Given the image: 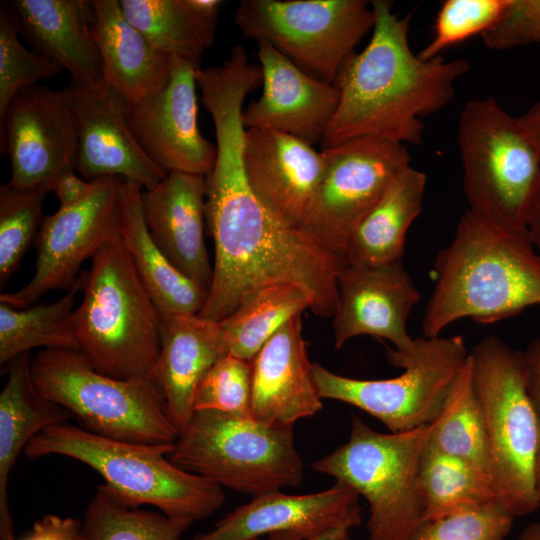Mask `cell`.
<instances>
[{
	"label": "cell",
	"instance_id": "obj_1",
	"mask_svg": "<svg viewBox=\"0 0 540 540\" xmlns=\"http://www.w3.org/2000/svg\"><path fill=\"white\" fill-rule=\"evenodd\" d=\"M216 158L206 179L205 219L215 262L199 317L219 322L257 290L293 284L310 297L311 311L332 317L344 260L274 216L252 190L244 168L245 128L240 119L214 124Z\"/></svg>",
	"mask_w": 540,
	"mask_h": 540
},
{
	"label": "cell",
	"instance_id": "obj_2",
	"mask_svg": "<svg viewBox=\"0 0 540 540\" xmlns=\"http://www.w3.org/2000/svg\"><path fill=\"white\" fill-rule=\"evenodd\" d=\"M371 5V38L345 60L333 82L339 102L322 148L360 138L420 144L425 131L421 118L447 106L456 81L470 70L460 58L422 59L409 42L411 14L400 17L387 0Z\"/></svg>",
	"mask_w": 540,
	"mask_h": 540
},
{
	"label": "cell",
	"instance_id": "obj_3",
	"mask_svg": "<svg viewBox=\"0 0 540 540\" xmlns=\"http://www.w3.org/2000/svg\"><path fill=\"white\" fill-rule=\"evenodd\" d=\"M434 271L421 322L427 338L460 319L490 324L540 305V256L527 230L497 227L469 209L438 252Z\"/></svg>",
	"mask_w": 540,
	"mask_h": 540
},
{
	"label": "cell",
	"instance_id": "obj_4",
	"mask_svg": "<svg viewBox=\"0 0 540 540\" xmlns=\"http://www.w3.org/2000/svg\"><path fill=\"white\" fill-rule=\"evenodd\" d=\"M73 313L78 351L97 371L150 379L161 346V317L121 237L111 236L84 272Z\"/></svg>",
	"mask_w": 540,
	"mask_h": 540
},
{
	"label": "cell",
	"instance_id": "obj_5",
	"mask_svg": "<svg viewBox=\"0 0 540 540\" xmlns=\"http://www.w3.org/2000/svg\"><path fill=\"white\" fill-rule=\"evenodd\" d=\"M174 443L115 440L63 422L38 433L23 453L29 459L73 458L94 469L104 484L135 506L151 505L192 523L206 519L223 505V488L173 464L168 455Z\"/></svg>",
	"mask_w": 540,
	"mask_h": 540
},
{
	"label": "cell",
	"instance_id": "obj_6",
	"mask_svg": "<svg viewBox=\"0 0 540 540\" xmlns=\"http://www.w3.org/2000/svg\"><path fill=\"white\" fill-rule=\"evenodd\" d=\"M457 141L469 210L507 230H525L540 186V153L519 117L495 98L468 101Z\"/></svg>",
	"mask_w": 540,
	"mask_h": 540
},
{
	"label": "cell",
	"instance_id": "obj_7",
	"mask_svg": "<svg viewBox=\"0 0 540 540\" xmlns=\"http://www.w3.org/2000/svg\"><path fill=\"white\" fill-rule=\"evenodd\" d=\"M469 358L498 500L515 517L531 514L540 506L534 483L540 417L527 390L521 351L488 335Z\"/></svg>",
	"mask_w": 540,
	"mask_h": 540
},
{
	"label": "cell",
	"instance_id": "obj_8",
	"mask_svg": "<svg viewBox=\"0 0 540 540\" xmlns=\"http://www.w3.org/2000/svg\"><path fill=\"white\" fill-rule=\"evenodd\" d=\"M179 468L253 497L298 487L304 465L293 426L196 411L168 455Z\"/></svg>",
	"mask_w": 540,
	"mask_h": 540
},
{
	"label": "cell",
	"instance_id": "obj_9",
	"mask_svg": "<svg viewBox=\"0 0 540 540\" xmlns=\"http://www.w3.org/2000/svg\"><path fill=\"white\" fill-rule=\"evenodd\" d=\"M31 378L42 398L68 410L92 433L143 444H172L178 438L151 379L103 374L70 349L39 351L31 359Z\"/></svg>",
	"mask_w": 540,
	"mask_h": 540
},
{
	"label": "cell",
	"instance_id": "obj_10",
	"mask_svg": "<svg viewBox=\"0 0 540 540\" xmlns=\"http://www.w3.org/2000/svg\"><path fill=\"white\" fill-rule=\"evenodd\" d=\"M431 425L381 433L354 417L347 442L313 462L369 505L368 540H410L423 523L418 468Z\"/></svg>",
	"mask_w": 540,
	"mask_h": 540
},
{
	"label": "cell",
	"instance_id": "obj_11",
	"mask_svg": "<svg viewBox=\"0 0 540 540\" xmlns=\"http://www.w3.org/2000/svg\"><path fill=\"white\" fill-rule=\"evenodd\" d=\"M389 363L404 371L378 380L338 375L313 363L312 374L321 399L353 405L380 420L392 433L430 424L440 413L469 351L460 335L417 337L410 350L389 348Z\"/></svg>",
	"mask_w": 540,
	"mask_h": 540
},
{
	"label": "cell",
	"instance_id": "obj_12",
	"mask_svg": "<svg viewBox=\"0 0 540 540\" xmlns=\"http://www.w3.org/2000/svg\"><path fill=\"white\" fill-rule=\"evenodd\" d=\"M234 20L246 38L269 44L310 75L333 83L372 30L374 11L364 0H243Z\"/></svg>",
	"mask_w": 540,
	"mask_h": 540
},
{
	"label": "cell",
	"instance_id": "obj_13",
	"mask_svg": "<svg viewBox=\"0 0 540 540\" xmlns=\"http://www.w3.org/2000/svg\"><path fill=\"white\" fill-rule=\"evenodd\" d=\"M322 150L326 172L298 228L344 260L356 228L410 166V154L407 145L380 138L355 139Z\"/></svg>",
	"mask_w": 540,
	"mask_h": 540
},
{
	"label": "cell",
	"instance_id": "obj_14",
	"mask_svg": "<svg viewBox=\"0 0 540 540\" xmlns=\"http://www.w3.org/2000/svg\"><path fill=\"white\" fill-rule=\"evenodd\" d=\"M122 180H92L91 191L81 201L44 217L36 238L34 275L21 289L2 293L0 303L26 308L48 291L72 286L82 263L119 231Z\"/></svg>",
	"mask_w": 540,
	"mask_h": 540
},
{
	"label": "cell",
	"instance_id": "obj_15",
	"mask_svg": "<svg viewBox=\"0 0 540 540\" xmlns=\"http://www.w3.org/2000/svg\"><path fill=\"white\" fill-rule=\"evenodd\" d=\"M171 57L170 77L157 92L128 106L127 121L146 156L165 174L207 176L216 158V144L198 126L196 70Z\"/></svg>",
	"mask_w": 540,
	"mask_h": 540
},
{
	"label": "cell",
	"instance_id": "obj_16",
	"mask_svg": "<svg viewBox=\"0 0 540 540\" xmlns=\"http://www.w3.org/2000/svg\"><path fill=\"white\" fill-rule=\"evenodd\" d=\"M0 129L11 167L9 184H44L62 167L74 166L77 134L65 88L35 84L21 90L0 117Z\"/></svg>",
	"mask_w": 540,
	"mask_h": 540
},
{
	"label": "cell",
	"instance_id": "obj_17",
	"mask_svg": "<svg viewBox=\"0 0 540 540\" xmlns=\"http://www.w3.org/2000/svg\"><path fill=\"white\" fill-rule=\"evenodd\" d=\"M77 134L74 168L87 181L114 176L132 180L145 190L164 177L143 152L127 121L129 104L103 81L65 87Z\"/></svg>",
	"mask_w": 540,
	"mask_h": 540
},
{
	"label": "cell",
	"instance_id": "obj_18",
	"mask_svg": "<svg viewBox=\"0 0 540 540\" xmlns=\"http://www.w3.org/2000/svg\"><path fill=\"white\" fill-rule=\"evenodd\" d=\"M337 286L332 316L336 348L362 335L387 340L401 351L413 347L407 322L420 292L402 261L377 266L344 262Z\"/></svg>",
	"mask_w": 540,
	"mask_h": 540
},
{
	"label": "cell",
	"instance_id": "obj_19",
	"mask_svg": "<svg viewBox=\"0 0 540 540\" xmlns=\"http://www.w3.org/2000/svg\"><path fill=\"white\" fill-rule=\"evenodd\" d=\"M243 162L248 182L263 205L298 228L326 172L323 150L290 134L249 128L244 133Z\"/></svg>",
	"mask_w": 540,
	"mask_h": 540
},
{
	"label": "cell",
	"instance_id": "obj_20",
	"mask_svg": "<svg viewBox=\"0 0 540 540\" xmlns=\"http://www.w3.org/2000/svg\"><path fill=\"white\" fill-rule=\"evenodd\" d=\"M358 498L355 490L340 482L304 495L269 492L236 507L212 530L190 540H254L280 532L310 539L333 529L350 531L361 523Z\"/></svg>",
	"mask_w": 540,
	"mask_h": 540
},
{
	"label": "cell",
	"instance_id": "obj_21",
	"mask_svg": "<svg viewBox=\"0 0 540 540\" xmlns=\"http://www.w3.org/2000/svg\"><path fill=\"white\" fill-rule=\"evenodd\" d=\"M258 58L262 94L243 110L244 127L321 142L339 102L334 83L310 75L267 43H258Z\"/></svg>",
	"mask_w": 540,
	"mask_h": 540
},
{
	"label": "cell",
	"instance_id": "obj_22",
	"mask_svg": "<svg viewBox=\"0 0 540 540\" xmlns=\"http://www.w3.org/2000/svg\"><path fill=\"white\" fill-rule=\"evenodd\" d=\"M301 315L285 323L250 360L251 415L265 424L293 426L323 407L302 336Z\"/></svg>",
	"mask_w": 540,
	"mask_h": 540
},
{
	"label": "cell",
	"instance_id": "obj_23",
	"mask_svg": "<svg viewBox=\"0 0 540 540\" xmlns=\"http://www.w3.org/2000/svg\"><path fill=\"white\" fill-rule=\"evenodd\" d=\"M205 176L170 172L143 190L142 209L149 234L170 263L209 291L213 268L204 241Z\"/></svg>",
	"mask_w": 540,
	"mask_h": 540
},
{
	"label": "cell",
	"instance_id": "obj_24",
	"mask_svg": "<svg viewBox=\"0 0 540 540\" xmlns=\"http://www.w3.org/2000/svg\"><path fill=\"white\" fill-rule=\"evenodd\" d=\"M227 349L218 322L198 315L161 317V346L150 379L161 390L180 434L194 414V395L206 372Z\"/></svg>",
	"mask_w": 540,
	"mask_h": 540
},
{
	"label": "cell",
	"instance_id": "obj_25",
	"mask_svg": "<svg viewBox=\"0 0 540 540\" xmlns=\"http://www.w3.org/2000/svg\"><path fill=\"white\" fill-rule=\"evenodd\" d=\"M12 7L19 33L36 53L59 64L73 82L96 85L103 81L90 1L15 0Z\"/></svg>",
	"mask_w": 540,
	"mask_h": 540
},
{
	"label": "cell",
	"instance_id": "obj_26",
	"mask_svg": "<svg viewBox=\"0 0 540 540\" xmlns=\"http://www.w3.org/2000/svg\"><path fill=\"white\" fill-rule=\"evenodd\" d=\"M91 29L103 82L129 105L163 88L171 57L154 48L124 15L117 0H92Z\"/></svg>",
	"mask_w": 540,
	"mask_h": 540
},
{
	"label": "cell",
	"instance_id": "obj_27",
	"mask_svg": "<svg viewBox=\"0 0 540 540\" xmlns=\"http://www.w3.org/2000/svg\"><path fill=\"white\" fill-rule=\"evenodd\" d=\"M142 192L139 183L122 180L119 231L135 269L160 317L197 315L209 291L177 270L154 243L143 216Z\"/></svg>",
	"mask_w": 540,
	"mask_h": 540
},
{
	"label": "cell",
	"instance_id": "obj_28",
	"mask_svg": "<svg viewBox=\"0 0 540 540\" xmlns=\"http://www.w3.org/2000/svg\"><path fill=\"white\" fill-rule=\"evenodd\" d=\"M71 413L42 398L31 378V358L24 353L9 363L0 393V534L13 533L8 481L19 454L45 428L67 422Z\"/></svg>",
	"mask_w": 540,
	"mask_h": 540
},
{
	"label": "cell",
	"instance_id": "obj_29",
	"mask_svg": "<svg viewBox=\"0 0 540 540\" xmlns=\"http://www.w3.org/2000/svg\"><path fill=\"white\" fill-rule=\"evenodd\" d=\"M426 183L424 172L411 165L404 169L356 228L344 262L377 266L402 261L407 232L423 207Z\"/></svg>",
	"mask_w": 540,
	"mask_h": 540
},
{
	"label": "cell",
	"instance_id": "obj_30",
	"mask_svg": "<svg viewBox=\"0 0 540 540\" xmlns=\"http://www.w3.org/2000/svg\"><path fill=\"white\" fill-rule=\"evenodd\" d=\"M417 483L423 522L498 500L489 475L429 443L420 459Z\"/></svg>",
	"mask_w": 540,
	"mask_h": 540
},
{
	"label": "cell",
	"instance_id": "obj_31",
	"mask_svg": "<svg viewBox=\"0 0 540 540\" xmlns=\"http://www.w3.org/2000/svg\"><path fill=\"white\" fill-rule=\"evenodd\" d=\"M84 272L67 293L51 304L14 308L0 303V365L34 348L78 351L73 313L82 291Z\"/></svg>",
	"mask_w": 540,
	"mask_h": 540
},
{
	"label": "cell",
	"instance_id": "obj_32",
	"mask_svg": "<svg viewBox=\"0 0 540 540\" xmlns=\"http://www.w3.org/2000/svg\"><path fill=\"white\" fill-rule=\"evenodd\" d=\"M311 306L307 293L293 284L257 290L218 322L228 354L250 361L285 323Z\"/></svg>",
	"mask_w": 540,
	"mask_h": 540
},
{
	"label": "cell",
	"instance_id": "obj_33",
	"mask_svg": "<svg viewBox=\"0 0 540 540\" xmlns=\"http://www.w3.org/2000/svg\"><path fill=\"white\" fill-rule=\"evenodd\" d=\"M119 3L128 21L154 48L200 67L202 53L213 45L215 33L193 10L190 0H120Z\"/></svg>",
	"mask_w": 540,
	"mask_h": 540
},
{
	"label": "cell",
	"instance_id": "obj_34",
	"mask_svg": "<svg viewBox=\"0 0 540 540\" xmlns=\"http://www.w3.org/2000/svg\"><path fill=\"white\" fill-rule=\"evenodd\" d=\"M430 425L432 447L491 477L487 430L474 392L469 356L440 413Z\"/></svg>",
	"mask_w": 540,
	"mask_h": 540
},
{
	"label": "cell",
	"instance_id": "obj_35",
	"mask_svg": "<svg viewBox=\"0 0 540 540\" xmlns=\"http://www.w3.org/2000/svg\"><path fill=\"white\" fill-rule=\"evenodd\" d=\"M191 524L141 509L102 484L85 510L82 529L84 540H180Z\"/></svg>",
	"mask_w": 540,
	"mask_h": 540
},
{
	"label": "cell",
	"instance_id": "obj_36",
	"mask_svg": "<svg viewBox=\"0 0 540 540\" xmlns=\"http://www.w3.org/2000/svg\"><path fill=\"white\" fill-rule=\"evenodd\" d=\"M49 182L29 187H0V286L3 288L39 232Z\"/></svg>",
	"mask_w": 540,
	"mask_h": 540
},
{
	"label": "cell",
	"instance_id": "obj_37",
	"mask_svg": "<svg viewBox=\"0 0 540 540\" xmlns=\"http://www.w3.org/2000/svg\"><path fill=\"white\" fill-rule=\"evenodd\" d=\"M14 12L1 5L0 11V117L11 100L23 89L49 80L63 69L52 59L28 50L19 40Z\"/></svg>",
	"mask_w": 540,
	"mask_h": 540
},
{
	"label": "cell",
	"instance_id": "obj_38",
	"mask_svg": "<svg viewBox=\"0 0 540 540\" xmlns=\"http://www.w3.org/2000/svg\"><path fill=\"white\" fill-rule=\"evenodd\" d=\"M512 0H446L435 20L431 40L418 52L425 60L442 56L446 49L496 25Z\"/></svg>",
	"mask_w": 540,
	"mask_h": 540
},
{
	"label": "cell",
	"instance_id": "obj_39",
	"mask_svg": "<svg viewBox=\"0 0 540 540\" xmlns=\"http://www.w3.org/2000/svg\"><path fill=\"white\" fill-rule=\"evenodd\" d=\"M250 361L227 354L203 376L194 395V411H216L252 417Z\"/></svg>",
	"mask_w": 540,
	"mask_h": 540
},
{
	"label": "cell",
	"instance_id": "obj_40",
	"mask_svg": "<svg viewBox=\"0 0 540 540\" xmlns=\"http://www.w3.org/2000/svg\"><path fill=\"white\" fill-rule=\"evenodd\" d=\"M515 516L498 500L423 522L410 540H505Z\"/></svg>",
	"mask_w": 540,
	"mask_h": 540
},
{
	"label": "cell",
	"instance_id": "obj_41",
	"mask_svg": "<svg viewBox=\"0 0 540 540\" xmlns=\"http://www.w3.org/2000/svg\"><path fill=\"white\" fill-rule=\"evenodd\" d=\"M481 37L493 50L540 44V0H512L500 21Z\"/></svg>",
	"mask_w": 540,
	"mask_h": 540
},
{
	"label": "cell",
	"instance_id": "obj_42",
	"mask_svg": "<svg viewBox=\"0 0 540 540\" xmlns=\"http://www.w3.org/2000/svg\"><path fill=\"white\" fill-rule=\"evenodd\" d=\"M22 540H84L82 522L48 514L37 520Z\"/></svg>",
	"mask_w": 540,
	"mask_h": 540
},
{
	"label": "cell",
	"instance_id": "obj_43",
	"mask_svg": "<svg viewBox=\"0 0 540 540\" xmlns=\"http://www.w3.org/2000/svg\"><path fill=\"white\" fill-rule=\"evenodd\" d=\"M50 190L59 201V207H69L81 201L92 189V181L81 179L74 166L62 167L49 181Z\"/></svg>",
	"mask_w": 540,
	"mask_h": 540
},
{
	"label": "cell",
	"instance_id": "obj_44",
	"mask_svg": "<svg viewBox=\"0 0 540 540\" xmlns=\"http://www.w3.org/2000/svg\"><path fill=\"white\" fill-rule=\"evenodd\" d=\"M529 396L540 417V336L521 351Z\"/></svg>",
	"mask_w": 540,
	"mask_h": 540
},
{
	"label": "cell",
	"instance_id": "obj_45",
	"mask_svg": "<svg viewBox=\"0 0 540 540\" xmlns=\"http://www.w3.org/2000/svg\"><path fill=\"white\" fill-rule=\"evenodd\" d=\"M519 118L540 153V99Z\"/></svg>",
	"mask_w": 540,
	"mask_h": 540
},
{
	"label": "cell",
	"instance_id": "obj_46",
	"mask_svg": "<svg viewBox=\"0 0 540 540\" xmlns=\"http://www.w3.org/2000/svg\"><path fill=\"white\" fill-rule=\"evenodd\" d=\"M526 230L534 248L540 256V186L528 216Z\"/></svg>",
	"mask_w": 540,
	"mask_h": 540
},
{
	"label": "cell",
	"instance_id": "obj_47",
	"mask_svg": "<svg viewBox=\"0 0 540 540\" xmlns=\"http://www.w3.org/2000/svg\"><path fill=\"white\" fill-rule=\"evenodd\" d=\"M348 533L349 530L339 528L330 530L310 539H304L296 533L280 532L269 535L267 540H340L344 535Z\"/></svg>",
	"mask_w": 540,
	"mask_h": 540
},
{
	"label": "cell",
	"instance_id": "obj_48",
	"mask_svg": "<svg viewBox=\"0 0 540 540\" xmlns=\"http://www.w3.org/2000/svg\"><path fill=\"white\" fill-rule=\"evenodd\" d=\"M518 540H540V522L527 525L519 534Z\"/></svg>",
	"mask_w": 540,
	"mask_h": 540
},
{
	"label": "cell",
	"instance_id": "obj_49",
	"mask_svg": "<svg viewBox=\"0 0 540 540\" xmlns=\"http://www.w3.org/2000/svg\"><path fill=\"white\" fill-rule=\"evenodd\" d=\"M534 483L536 494L540 503V437L534 466Z\"/></svg>",
	"mask_w": 540,
	"mask_h": 540
},
{
	"label": "cell",
	"instance_id": "obj_50",
	"mask_svg": "<svg viewBox=\"0 0 540 540\" xmlns=\"http://www.w3.org/2000/svg\"><path fill=\"white\" fill-rule=\"evenodd\" d=\"M340 540H352L349 536V533L344 535Z\"/></svg>",
	"mask_w": 540,
	"mask_h": 540
},
{
	"label": "cell",
	"instance_id": "obj_51",
	"mask_svg": "<svg viewBox=\"0 0 540 540\" xmlns=\"http://www.w3.org/2000/svg\"><path fill=\"white\" fill-rule=\"evenodd\" d=\"M255 540H259V539H255Z\"/></svg>",
	"mask_w": 540,
	"mask_h": 540
}]
</instances>
